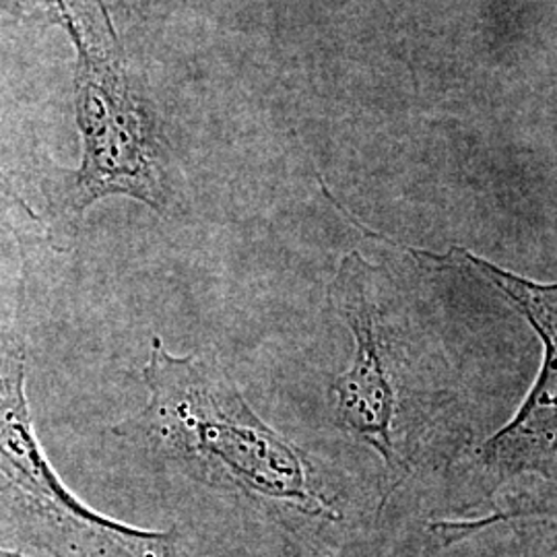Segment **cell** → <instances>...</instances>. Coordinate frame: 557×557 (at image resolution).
<instances>
[{
  "instance_id": "cell-8",
  "label": "cell",
  "mask_w": 557,
  "mask_h": 557,
  "mask_svg": "<svg viewBox=\"0 0 557 557\" xmlns=\"http://www.w3.org/2000/svg\"><path fill=\"white\" fill-rule=\"evenodd\" d=\"M40 2H44V4L54 13V2H52V0H40Z\"/></svg>"
},
{
  "instance_id": "cell-4",
  "label": "cell",
  "mask_w": 557,
  "mask_h": 557,
  "mask_svg": "<svg viewBox=\"0 0 557 557\" xmlns=\"http://www.w3.org/2000/svg\"><path fill=\"white\" fill-rule=\"evenodd\" d=\"M388 273L349 252L341 260L329 287L338 320L354 337V358L347 372L331 382L333 416L338 430L372 448L384 467L379 517L391 496L413 473V432L409 416V361L384 294Z\"/></svg>"
},
{
  "instance_id": "cell-7",
  "label": "cell",
  "mask_w": 557,
  "mask_h": 557,
  "mask_svg": "<svg viewBox=\"0 0 557 557\" xmlns=\"http://www.w3.org/2000/svg\"><path fill=\"white\" fill-rule=\"evenodd\" d=\"M0 557H34V556H27V554H23V552H17V549H9V547H4V545H0Z\"/></svg>"
},
{
  "instance_id": "cell-9",
  "label": "cell",
  "mask_w": 557,
  "mask_h": 557,
  "mask_svg": "<svg viewBox=\"0 0 557 557\" xmlns=\"http://www.w3.org/2000/svg\"><path fill=\"white\" fill-rule=\"evenodd\" d=\"M543 557H554V549H552V552H549V554H545V556Z\"/></svg>"
},
{
  "instance_id": "cell-3",
  "label": "cell",
  "mask_w": 557,
  "mask_h": 557,
  "mask_svg": "<svg viewBox=\"0 0 557 557\" xmlns=\"http://www.w3.org/2000/svg\"><path fill=\"white\" fill-rule=\"evenodd\" d=\"M23 299L0 337V539L38 557H193L178 529L103 517L60 479L29 409Z\"/></svg>"
},
{
  "instance_id": "cell-1",
  "label": "cell",
  "mask_w": 557,
  "mask_h": 557,
  "mask_svg": "<svg viewBox=\"0 0 557 557\" xmlns=\"http://www.w3.org/2000/svg\"><path fill=\"white\" fill-rule=\"evenodd\" d=\"M147 403L112 434L151 467L312 522H341L317 469L246 400L218 359L174 356L153 337L140 372Z\"/></svg>"
},
{
  "instance_id": "cell-2",
  "label": "cell",
  "mask_w": 557,
  "mask_h": 557,
  "mask_svg": "<svg viewBox=\"0 0 557 557\" xmlns=\"http://www.w3.org/2000/svg\"><path fill=\"white\" fill-rule=\"evenodd\" d=\"M54 20L77 48L75 108L79 168H54L41 182L48 242L64 250L83 215L101 199L128 197L165 215L174 184L151 120L124 71L116 32L100 0H52Z\"/></svg>"
},
{
  "instance_id": "cell-5",
  "label": "cell",
  "mask_w": 557,
  "mask_h": 557,
  "mask_svg": "<svg viewBox=\"0 0 557 557\" xmlns=\"http://www.w3.org/2000/svg\"><path fill=\"white\" fill-rule=\"evenodd\" d=\"M541 343L537 379L517 416L498 434L479 446V465L492 490L520 475L556 483L557 455V329L535 333Z\"/></svg>"
},
{
  "instance_id": "cell-6",
  "label": "cell",
  "mask_w": 557,
  "mask_h": 557,
  "mask_svg": "<svg viewBox=\"0 0 557 557\" xmlns=\"http://www.w3.org/2000/svg\"><path fill=\"white\" fill-rule=\"evenodd\" d=\"M0 227L7 230L21 246L40 242L48 236L46 223L29 202L23 199L9 176L0 170Z\"/></svg>"
}]
</instances>
